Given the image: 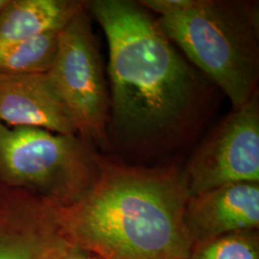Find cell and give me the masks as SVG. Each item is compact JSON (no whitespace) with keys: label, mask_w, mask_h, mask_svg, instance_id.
Returning <instances> with one entry per match:
<instances>
[{"label":"cell","mask_w":259,"mask_h":259,"mask_svg":"<svg viewBox=\"0 0 259 259\" xmlns=\"http://www.w3.org/2000/svg\"><path fill=\"white\" fill-rule=\"evenodd\" d=\"M84 5L109 46L110 152L149 159L189 146L212 113L217 88L178 51L140 2Z\"/></svg>","instance_id":"obj_1"},{"label":"cell","mask_w":259,"mask_h":259,"mask_svg":"<svg viewBox=\"0 0 259 259\" xmlns=\"http://www.w3.org/2000/svg\"><path fill=\"white\" fill-rule=\"evenodd\" d=\"M92 188L69 206L52 207L62 234L100 259H188L189 199L176 161L132 165L100 154Z\"/></svg>","instance_id":"obj_2"},{"label":"cell","mask_w":259,"mask_h":259,"mask_svg":"<svg viewBox=\"0 0 259 259\" xmlns=\"http://www.w3.org/2000/svg\"><path fill=\"white\" fill-rule=\"evenodd\" d=\"M190 64L230 99L247 102L259 79L258 4L227 0H142Z\"/></svg>","instance_id":"obj_3"},{"label":"cell","mask_w":259,"mask_h":259,"mask_svg":"<svg viewBox=\"0 0 259 259\" xmlns=\"http://www.w3.org/2000/svg\"><path fill=\"white\" fill-rule=\"evenodd\" d=\"M99 151L78 135L0 123V184L52 207L76 203L99 174Z\"/></svg>","instance_id":"obj_4"},{"label":"cell","mask_w":259,"mask_h":259,"mask_svg":"<svg viewBox=\"0 0 259 259\" xmlns=\"http://www.w3.org/2000/svg\"><path fill=\"white\" fill-rule=\"evenodd\" d=\"M47 75L69 111L77 135L110 152V93L92 17L83 7L59 34L55 62Z\"/></svg>","instance_id":"obj_5"},{"label":"cell","mask_w":259,"mask_h":259,"mask_svg":"<svg viewBox=\"0 0 259 259\" xmlns=\"http://www.w3.org/2000/svg\"><path fill=\"white\" fill-rule=\"evenodd\" d=\"M183 171L189 197L223 185L259 183L258 90L210 131Z\"/></svg>","instance_id":"obj_6"},{"label":"cell","mask_w":259,"mask_h":259,"mask_svg":"<svg viewBox=\"0 0 259 259\" xmlns=\"http://www.w3.org/2000/svg\"><path fill=\"white\" fill-rule=\"evenodd\" d=\"M185 222L193 246L259 226V183L245 182L189 197Z\"/></svg>","instance_id":"obj_7"},{"label":"cell","mask_w":259,"mask_h":259,"mask_svg":"<svg viewBox=\"0 0 259 259\" xmlns=\"http://www.w3.org/2000/svg\"><path fill=\"white\" fill-rule=\"evenodd\" d=\"M0 123L77 135L71 115L47 72L0 74Z\"/></svg>","instance_id":"obj_8"},{"label":"cell","mask_w":259,"mask_h":259,"mask_svg":"<svg viewBox=\"0 0 259 259\" xmlns=\"http://www.w3.org/2000/svg\"><path fill=\"white\" fill-rule=\"evenodd\" d=\"M83 7L78 0H8L0 11V47L60 32Z\"/></svg>","instance_id":"obj_9"},{"label":"cell","mask_w":259,"mask_h":259,"mask_svg":"<svg viewBox=\"0 0 259 259\" xmlns=\"http://www.w3.org/2000/svg\"><path fill=\"white\" fill-rule=\"evenodd\" d=\"M60 32L47 33L0 47V74L48 72L55 62Z\"/></svg>","instance_id":"obj_10"},{"label":"cell","mask_w":259,"mask_h":259,"mask_svg":"<svg viewBox=\"0 0 259 259\" xmlns=\"http://www.w3.org/2000/svg\"><path fill=\"white\" fill-rule=\"evenodd\" d=\"M51 213L49 207L25 237L0 239V259H50L67 246Z\"/></svg>","instance_id":"obj_11"},{"label":"cell","mask_w":259,"mask_h":259,"mask_svg":"<svg viewBox=\"0 0 259 259\" xmlns=\"http://www.w3.org/2000/svg\"><path fill=\"white\" fill-rule=\"evenodd\" d=\"M188 259H259L255 230L232 232L193 246Z\"/></svg>","instance_id":"obj_12"},{"label":"cell","mask_w":259,"mask_h":259,"mask_svg":"<svg viewBox=\"0 0 259 259\" xmlns=\"http://www.w3.org/2000/svg\"><path fill=\"white\" fill-rule=\"evenodd\" d=\"M50 259H93L91 252L77 247L73 244H68L63 250L57 252L53 257Z\"/></svg>","instance_id":"obj_13"},{"label":"cell","mask_w":259,"mask_h":259,"mask_svg":"<svg viewBox=\"0 0 259 259\" xmlns=\"http://www.w3.org/2000/svg\"><path fill=\"white\" fill-rule=\"evenodd\" d=\"M7 1H8V0H0V11H1L2 8H3V7L6 5Z\"/></svg>","instance_id":"obj_14"}]
</instances>
